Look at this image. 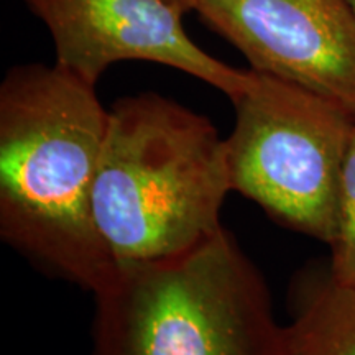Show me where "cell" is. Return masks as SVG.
<instances>
[{
    "mask_svg": "<svg viewBox=\"0 0 355 355\" xmlns=\"http://www.w3.org/2000/svg\"><path fill=\"white\" fill-rule=\"evenodd\" d=\"M327 268L334 282L355 286V128L345 155L337 191L334 235Z\"/></svg>",
    "mask_w": 355,
    "mask_h": 355,
    "instance_id": "8",
    "label": "cell"
},
{
    "mask_svg": "<svg viewBox=\"0 0 355 355\" xmlns=\"http://www.w3.org/2000/svg\"><path fill=\"white\" fill-rule=\"evenodd\" d=\"M232 102L237 119L225 139L232 191L283 227L329 245L355 115L257 71Z\"/></svg>",
    "mask_w": 355,
    "mask_h": 355,
    "instance_id": "4",
    "label": "cell"
},
{
    "mask_svg": "<svg viewBox=\"0 0 355 355\" xmlns=\"http://www.w3.org/2000/svg\"><path fill=\"white\" fill-rule=\"evenodd\" d=\"M92 355H290L263 275L229 230L119 265L96 293Z\"/></svg>",
    "mask_w": 355,
    "mask_h": 355,
    "instance_id": "3",
    "label": "cell"
},
{
    "mask_svg": "<svg viewBox=\"0 0 355 355\" xmlns=\"http://www.w3.org/2000/svg\"><path fill=\"white\" fill-rule=\"evenodd\" d=\"M194 10L257 73L355 115V15L345 0H198Z\"/></svg>",
    "mask_w": 355,
    "mask_h": 355,
    "instance_id": "6",
    "label": "cell"
},
{
    "mask_svg": "<svg viewBox=\"0 0 355 355\" xmlns=\"http://www.w3.org/2000/svg\"><path fill=\"white\" fill-rule=\"evenodd\" d=\"M290 316V355H355V286L334 282L327 266L295 279Z\"/></svg>",
    "mask_w": 355,
    "mask_h": 355,
    "instance_id": "7",
    "label": "cell"
},
{
    "mask_svg": "<svg viewBox=\"0 0 355 355\" xmlns=\"http://www.w3.org/2000/svg\"><path fill=\"white\" fill-rule=\"evenodd\" d=\"M107 125L94 84L56 63L0 84V237L92 295L119 272L94 214Z\"/></svg>",
    "mask_w": 355,
    "mask_h": 355,
    "instance_id": "1",
    "label": "cell"
},
{
    "mask_svg": "<svg viewBox=\"0 0 355 355\" xmlns=\"http://www.w3.org/2000/svg\"><path fill=\"white\" fill-rule=\"evenodd\" d=\"M227 145L206 115L157 92L119 99L97 168V227L119 265L162 260L222 229Z\"/></svg>",
    "mask_w": 355,
    "mask_h": 355,
    "instance_id": "2",
    "label": "cell"
},
{
    "mask_svg": "<svg viewBox=\"0 0 355 355\" xmlns=\"http://www.w3.org/2000/svg\"><path fill=\"white\" fill-rule=\"evenodd\" d=\"M171 2L176 3L180 8H183L184 12H189V10H194V8H196L198 0H171Z\"/></svg>",
    "mask_w": 355,
    "mask_h": 355,
    "instance_id": "9",
    "label": "cell"
},
{
    "mask_svg": "<svg viewBox=\"0 0 355 355\" xmlns=\"http://www.w3.org/2000/svg\"><path fill=\"white\" fill-rule=\"evenodd\" d=\"M46 25L56 64L97 84L109 66L150 61L211 84L230 101L254 81L201 50L183 25L184 10L171 0H24Z\"/></svg>",
    "mask_w": 355,
    "mask_h": 355,
    "instance_id": "5",
    "label": "cell"
},
{
    "mask_svg": "<svg viewBox=\"0 0 355 355\" xmlns=\"http://www.w3.org/2000/svg\"><path fill=\"white\" fill-rule=\"evenodd\" d=\"M345 2L349 3V7L352 8V12H354V15H355V0H345Z\"/></svg>",
    "mask_w": 355,
    "mask_h": 355,
    "instance_id": "10",
    "label": "cell"
}]
</instances>
